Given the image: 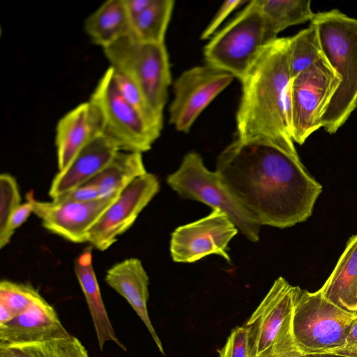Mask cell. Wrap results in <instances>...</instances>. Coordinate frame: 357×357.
I'll return each instance as SVG.
<instances>
[{
    "mask_svg": "<svg viewBox=\"0 0 357 357\" xmlns=\"http://www.w3.org/2000/svg\"><path fill=\"white\" fill-rule=\"evenodd\" d=\"M219 357H249L248 332L243 325L233 328L225 344L218 349Z\"/></svg>",
    "mask_w": 357,
    "mask_h": 357,
    "instance_id": "31",
    "label": "cell"
},
{
    "mask_svg": "<svg viewBox=\"0 0 357 357\" xmlns=\"http://www.w3.org/2000/svg\"><path fill=\"white\" fill-rule=\"evenodd\" d=\"M238 231L226 213L212 210L206 216L174 230L169 245L172 259L175 262L192 263L217 255L231 263L228 244Z\"/></svg>",
    "mask_w": 357,
    "mask_h": 357,
    "instance_id": "11",
    "label": "cell"
},
{
    "mask_svg": "<svg viewBox=\"0 0 357 357\" xmlns=\"http://www.w3.org/2000/svg\"><path fill=\"white\" fill-rule=\"evenodd\" d=\"M319 290L331 302L353 312L357 305V234L347 241L331 274Z\"/></svg>",
    "mask_w": 357,
    "mask_h": 357,
    "instance_id": "20",
    "label": "cell"
},
{
    "mask_svg": "<svg viewBox=\"0 0 357 357\" xmlns=\"http://www.w3.org/2000/svg\"><path fill=\"white\" fill-rule=\"evenodd\" d=\"M42 298L39 291L29 284L1 280L0 325L10 321Z\"/></svg>",
    "mask_w": 357,
    "mask_h": 357,
    "instance_id": "27",
    "label": "cell"
},
{
    "mask_svg": "<svg viewBox=\"0 0 357 357\" xmlns=\"http://www.w3.org/2000/svg\"><path fill=\"white\" fill-rule=\"evenodd\" d=\"M117 196L88 202H44L36 199L29 192L26 200L47 230L72 243H88L91 228Z\"/></svg>",
    "mask_w": 357,
    "mask_h": 357,
    "instance_id": "13",
    "label": "cell"
},
{
    "mask_svg": "<svg viewBox=\"0 0 357 357\" xmlns=\"http://www.w3.org/2000/svg\"><path fill=\"white\" fill-rule=\"evenodd\" d=\"M321 357H347V356L333 354H321Z\"/></svg>",
    "mask_w": 357,
    "mask_h": 357,
    "instance_id": "37",
    "label": "cell"
},
{
    "mask_svg": "<svg viewBox=\"0 0 357 357\" xmlns=\"http://www.w3.org/2000/svg\"><path fill=\"white\" fill-rule=\"evenodd\" d=\"M291 321V310L271 347L258 357H321V354H305L298 348L292 335Z\"/></svg>",
    "mask_w": 357,
    "mask_h": 357,
    "instance_id": "29",
    "label": "cell"
},
{
    "mask_svg": "<svg viewBox=\"0 0 357 357\" xmlns=\"http://www.w3.org/2000/svg\"><path fill=\"white\" fill-rule=\"evenodd\" d=\"M119 151L108 138L98 134L78 152L70 165L58 172L50 187L49 195L56 198L97 176Z\"/></svg>",
    "mask_w": 357,
    "mask_h": 357,
    "instance_id": "16",
    "label": "cell"
},
{
    "mask_svg": "<svg viewBox=\"0 0 357 357\" xmlns=\"http://www.w3.org/2000/svg\"><path fill=\"white\" fill-rule=\"evenodd\" d=\"M276 38L257 0L250 1L205 45L206 64L228 72L241 81L261 50Z\"/></svg>",
    "mask_w": 357,
    "mask_h": 357,
    "instance_id": "5",
    "label": "cell"
},
{
    "mask_svg": "<svg viewBox=\"0 0 357 357\" xmlns=\"http://www.w3.org/2000/svg\"><path fill=\"white\" fill-rule=\"evenodd\" d=\"M69 335L56 310L43 298L10 321L0 325V348Z\"/></svg>",
    "mask_w": 357,
    "mask_h": 357,
    "instance_id": "15",
    "label": "cell"
},
{
    "mask_svg": "<svg viewBox=\"0 0 357 357\" xmlns=\"http://www.w3.org/2000/svg\"><path fill=\"white\" fill-rule=\"evenodd\" d=\"M259 7L273 33L312 20L314 14L310 0H257Z\"/></svg>",
    "mask_w": 357,
    "mask_h": 357,
    "instance_id": "24",
    "label": "cell"
},
{
    "mask_svg": "<svg viewBox=\"0 0 357 357\" xmlns=\"http://www.w3.org/2000/svg\"><path fill=\"white\" fill-rule=\"evenodd\" d=\"M215 171L261 227L283 229L305 222L323 189L294 142L236 139L219 154Z\"/></svg>",
    "mask_w": 357,
    "mask_h": 357,
    "instance_id": "1",
    "label": "cell"
},
{
    "mask_svg": "<svg viewBox=\"0 0 357 357\" xmlns=\"http://www.w3.org/2000/svg\"><path fill=\"white\" fill-rule=\"evenodd\" d=\"M114 77L120 93L126 100L151 128L160 133L163 116L158 114L152 109L142 92L130 79L114 70Z\"/></svg>",
    "mask_w": 357,
    "mask_h": 357,
    "instance_id": "28",
    "label": "cell"
},
{
    "mask_svg": "<svg viewBox=\"0 0 357 357\" xmlns=\"http://www.w3.org/2000/svg\"><path fill=\"white\" fill-rule=\"evenodd\" d=\"M102 198L98 188L88 181L76 188L56 197L52 199L60 202H88Z\"/></svg>",
    "mask_w": 357,
    "mask_h": 357,
    "instance_id": "34",
    "label": "cell"
},
{
    "mask_svg": "<svg viewBox=\"0 0 357 357\" xmlns=\"http://www.w3.org/2000/svg\"><path fill=\"white\" fill-rule=\"evenodd\" d=\"M105 280L130 305L145 324L159 351L165 355L162 342L148 313L149 278L142 261L132 257L114 264L107 270Z\"/></svg>",
    "mask_w": 357,
    "mask_h": 357,
    "instance_id": "17",
    "label": "cell"
},
{
    "mask_svg": "<svg viewBox=\"0 0 357 357\" xmlns=\"http://www.w3.org/2000/svg\"><path fill=\"white\" fill-rule=\"evenodd\" d=\"M33 213V206L28 200L22 204L11 215L5 227L0 231V248L6 246L10 241L16 229L22 226Z\"/></svg>",
    "mask_w": 357,
    "mask_h": 357,
    "instance_id": "32",
    "label": "cell"
},
{
    "mask_svg": "<svg viewBox=\"0 0 357 357\" xmlns=\"http://www.w3.org/2000/svg\"><path fill=\"white\" fill-rule=\"evenodd\" d=\"M160 190V182L147 172L125 188L107 207L91 228L89 241L96 249L104 251L128 230L139 215Z\"/></svg>",
    "mask_w": 357,
    "mask_h": 357,
    "instance_id": "12",
    "label": "cell"
},
{
    "mask_svg": "<svg viewBox=\"0 0 357 357\" xmlns=\"http://www.w3.org/2000/svg\"><path fill=\"white\" fill-rule=\"evenodd\" d=\"M8 357H89L80 340L72 335L47 341L0 348Z\"/></svg>",
    "mask_w": 357,
    "mask_h": 357,
    "instance_id": "25",
    "label": "cell"
},
{
    "mask_svg": "<svg viewBox=\"0 0 357 357\" xmlns=\"http://www.w3.org/2000/svg\"><path fill=\"white\" fill-rule=\"evenodd\" d=\"M89 101L96 112L100 134L119 151L140 153L148 151L160 135L121 95L110 66L99 79Z\"/></svg>",
    "mask_w": 357,
    "mask_h": 357,
    "instance_id": "8",
    "label": "cell"
},
{
    "mask_svg": "<svg viewBox=\"0 0 357 357\" xmlns=\"http://www.w3.org/2000/svg\"><path fill=\"white\" fill-rule=\"evenodd\" d=\"M74 271L91 316L100 350L103 349L105 342L112 341L127 351L117 337L104 305L93 266L91 248H87L75 260Z\"/></svg>",
    "mask_w": 357,
    "mask_h": 357,
    "instance_id": "19",
    "label": "cell"
},
{
    "mask_svg": "<svg viewBox=\"0 0 357 357\" xmlns=\"http://www.w3.org/2000/svg\"><path fill=\"white\" fill-rule=\"evenodd\" d=\"M294 287L279 277L243 324L248 332L249 357H258L273 342L292 309Z\"/></svg>",
    "mask_w": 357,
    "mask_h": 357,
    "instance_id": "14",
    "label": "cell"
},
{
    "mask_svg": "<svg viewBox=\"0 0 357 357\" xmlns=\"http://www.w3.org/2000/svg\"><path fill=\"white\" fill-rule=\"evenodd\" d=\"M84 30L92 42L102 50L130 33V20L123 0H108L84 20Z\"/></svg>",
    "mask_w": 357,
    "mask_h": 357,
    "instance_id": "21",
    "label": "cell"
},
{
    "mask_svg": "<svg viewBox=\"0 0 357 357\" xmlns=\"http://www.w3.org/2000/svg\"><path fill=\"white\" fill-rule=\"evenodd\" d=\"M0 357H8V356L0 354Z\"/></svg>",
    "mask_w": 357,
    "mask_h": 357,
    "instance_id": "39",
    "label": "cell"
},
{
    "mask_svg": "<svg viewBox=\"0 0 357 357\" xmlns=\"http://www.w3.org/2000/svg\"><path fill=\"white\" fill-rule=\"evenodd\" d=\"M247 2L244 0H228L219 8L213 17L201 34L202 40L211 38L222 22L236 8Z\"/></svg>",
    "mask_w": 357,
    "mask_h": 357,
    "instance_id": "33",
    "label": "cell"
},
{
    "mask_svg": "<svg viewBox=\"0 0 357 357\" xmlns=\"http://www.w3.org/2000/svg\"><path fill=\"white\" fill-rule=\"evenodd\" d=\"M153 0H123L127 14L131 20L141 14L153 2Z\"/></svg>",
    "mask_w": 357,
    "mask_h": 357,
    "instance_id": "36",
    "label": "cell"
},
{
    "mask_svg": "<svg viewBox=\"0 0 357 357\" xmlns=\"http://www.w3.org/2000/svg\"><path fill=\"white\" fill-rule=\"evenodd\" d=\"M353 312H357V305L354 308Z\"/></svg>",
    "mask_w": 357,
    "mask_h": 357,
    "instance_id": "38",
    "label": "cell"
},
{
    "mask_svg": "<svg viewBox=\"0 0 357 357\" xmlns=\"http://www.w3.org/2000/svg\"><path fill=\"white\" fill-rule=\"evenodd\" d=\"M322 52L341 82L321 118L329 134L335 133L357 107V19L337 9L315 13Z\"/></svg>",
    "mask_w": 357,
    "mask_h": 357,
    "instance_id": "3",
    "label": "cell"
},
{
    "mask_svg": "<svg viewBox=\"0 0 357 357\" xmlns=\"http://www.w3.org/2000/svg\"><path fill=\"white\" fill-rule=\"evenodd\" d=\"M22 204L15 178L10 174L0 175V231L6 225L13 213Z\"/></svg>",
    "mask_w": 357,
    "mask_h": 357,
    "instance_id": "30",
    "label": "cell"
},
{
    "mask_svg": "<svg viewBox=\"0 0 357 357\" xmlns=\"http://www.w3.org/2000/svg\"><path fill=\"white\" fill-rule=\"evenodd\" d=\"M98 134H100L98 119L89 100L66 113L56 126L59 172L65 169L86 144Z\"/></svg>",
    "mask_w": 357,
    "mask_h": 357,
    "instance_id": "18",
    "label": "cell"
},
{
    "mask_svg": "<svg viewBox=\"0 0 357 357\" xmlns=\"http://www.w3.org/2000/svg\"><path fill=\"white\" fill-rule=\"evenodd\" d=\"M174 6L173 0H153L141 14L130 20V35L139 41L165 43Z\"/></svg>",
    "mask_w": 357,
    "mask_h": 357,
    "instance_id": "23",
    "label": "cell"
},
{
    "mask_svg": "<svg viewBox=\"0 0 357 357\" xmlns=\"http://www.w3.org/2000/svg\"><path fill=\"white\" fill-rule=\"evenodd\" d=\"M288 37L259 52L241 80L236 139L266 138L293 143Z\"/></svg>",
    "mask_w": 357,
    "mask_h": 357,
    "instance_id": "2",
    "label": "cell"
},
{
    "mask_svg": "<svg viewBox=\"0 0 357 357\" xmlns=\"http://www.w3.org/2000/svg\"><path fill=\"white\" fill-rule=\"evenodd\" d=\"M341 82L324 55L312 66L291 78V137L302 145L322 127L321 118Z\"/></svg>",
    "mask_w": 357,
    "mask_h": 357,
    "instance_id": "9",
    "label": "cell"
},
{
    "mask_svg": "<svg viewBox=\"0 0 357 357\" xmlns=\"http://www.w3.org/2000/svg\"><path fill=\"white\" fill-rule=\"evenodd\" d=\"M102 50L110 67L130 79L152 109L163 116L172 82L165 44L141 42L128 34Z\"/></svg>",
    "mask_w": 357,
    "mask_h": 357,
    "instance_id": "6",
    "label": "cell"
},
{
    "mask_svg": "<svg viewBox=\"0 0 357 357\" xmlns=\"http://www.w3.org/2000/svg\"><path fill=\"white\" fill-rule=\"evenodd\" d=\"M169 186L183 199L206 204L226 213L238 230L252 242L259 240L261 226L234 199L215 171L209 170L202 156L191 151L179 167L168 175Z\"/></svg>",
    "mask_w": 357,
    "mask_h": 357,
    "instance_id": "7",
    "label": "cell"
},
{
    "mask_svg": "<svg viewBox=\"0 0 357 357\" xmlns=\"http://www.w3.org/2000/svg\"><path fill=\"white\" fill-rule=\"evenodd\" d=\"M146 173L142 153L119 151L109 164L89 181L98 188L101 197H109L119 195L135 179Z\"/></svg>",
    "mask_w": 357,
    "mask_h": 357,
    "instance_id": "22",
    "label": "cell"
},
{
    "mask_svg": "<svg viewBox=\"0 0 357 357\" xmlns=\"http://www.w3.org/2000/svg\"><path fill=\"white\" fill-rule=\"evenodd\" d=\"M234 76L208 64L189 68L174 83L169 123L188 132L205 108L234 80Z\"/></svg>",
    "mask_w": 357,
    "mask_h": 357,
    "instance_id": "10",
    "label": "cell"
},
{
    "mask_svg": "<svg viewBox=\"0 0 357 357\" xmlns=\"http://www.w3.org/2000/svg\"><path fill=\"white\" fill-rule=\"evenodd\" d=\"M357 312L326 298L319 290L294 287L291 332L298 348L308 354H333L345 344Z\"/></svg>",
    "mask_w": 357,
    "mask_h": 357,
    "instance_id": "4",
    "label": "cell"
},
{
    "mask_svg": "<svg viewBox=\"0 0 357 357\" xmlns=\"http://www.w3.org/2000/svg\"><path fill=\"white\" fill-rule=\"evenodd\" d=\"M333 354L347 357H357V319L350 329L344 345L333 353Z\"/></svg>",
    "mask_w": 357,
    "mask_h": 357,
    "instance_id": "35",
    "label": "cell"
},
{
    "mask_svg": "<svg viewBox=\"0 0 357 357\" xmlns=\"http://www.w3.org/2000/svg\"><path fill=\"white\" fill-rule=\"evenodd\" d=\"M289 61L291 78L307 70L323 56L318 33L314 25L288 37Z\"/></svg>",
    "mask_w": 357,
    "mask_h": 357,
    "instance_id": "26",
    "label": "cell"
}]
</instances>
